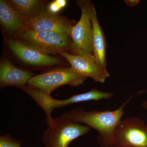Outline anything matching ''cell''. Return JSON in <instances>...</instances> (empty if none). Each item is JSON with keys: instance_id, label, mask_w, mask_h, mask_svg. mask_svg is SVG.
I'll return each mask as SVG.
<instances>
[{"instance_id": "obj_14", "label": "cell", "mask_w": 147, "mask_h": 147, "mask_svg": "<svg viewBox=\"0 0 147 147\" xmlns=\"http://www.w3.org/2000/svg\"><path fill=\"white\" fill-rule=\"evenodd\" d=\"M6 1L26 21L34 17L42 9L40 1L9 0Z\"/></svg>"}, {"instance_id": "obj_12", "label": "cell", "mask_w": 147, "mask_h": 147, "mask_svg": "<svg viewBox=\"0 0 147 147\" xmlns=\"http://www.w3.org/2000/svg\"><path fill=\"white\" fill-rule=\"evenodd\" d=\"M34 74L17 68L7 60L0 64V86L1 88L13 86L20 88L26 86Z\"/></svg>"}, {"instance_id": "obj_3", "label": "cell", "mask_w": 147, "mask_h": 147, "mask_svg": "<svg viewBox=\"0 0 147 147\" xmlns=\"http://www.w3.org/2000/svg\"><path fill=\"white\" fill-rule=\"evenodd\" d=\"M76 4L81 9L80 20L74 25L70 37V50L73 55H94L92 48L93 29L90 14L93 4L91 1H78Z\"/></svg>"}, {"instance_id": "obj_16", "label": "cell", "mask_w": 147, "mask_h": 147, "mask_svg": "<svg viewBox=\"0 0 147 147\" xmlns=\"http://www.w3.org/2000/svg\"><path fill=\"white\" fill-rule=\"evenodd\" d=\"M65 0H57L50 3L47 7V10L54 13H57L66 5Z\"/></svg>"}, {"instance_id": "obj_17", "label": "cell", "mask_w": 147, "mask_h": 147, "mask_svg": "<svg viewBox=\"0 0 147 147\" xmlns=\"http://www.w3.org/2000/svg\"><path fill=\"white\" fill-rule=\"evenodd\" d=\"M125 1L127 5L129 7H132L136 5L140 2V1H139V0H127V1Z\"/></svg>"}, {"instance_id": "obj_8", "label": "cell", "mask_w": 147, "mask_h": 147, "mask_svg": "<svg viewBox=\"0 0 147 147\" xmlns=\"http://www.w3.org/2000/svg\"><path fill=\"white\" fill-rule=\"evenodd\" d=\"M73 22L42 8L32 18L26 21L25 29L36 31L53 32L70 36Z\"/></svg>"}, {"instance_id": "obj_13", "label": "cell", "mask_w": 147, "mask_h": 147, "mask_svg": "<svg viewBox=\"0 0 147 147\" xmlns=\"http://www.w3.org/2000/svg\"><path fill=\"white\" fill-rule=\"evenodd\" d=\"M0 21L8 31L19 32L26 27V20L19 14L6 1H0Z\"/></svg>"}, {"instance_id": "obj_15", "label": "cell", "mask_w": 147, "mask_h": 147, "mask_svg": "<svg viewBox=\"0 0 147 147\" xmlns=\"http://www.w3.org/2000/svg\"><path fill=\"white\" fill-rule=\"evenodd\" d=\"M21 141L14 139L9 134L0 136V147H21Z\"/></svg>"}, {"instance_id": "obj_11", "label": "cell", "mask_w": 147, "mask_h": 147, "mask_svg": "<svg viewBox=\"0 0 147 147\" xmlns=\"http://www.w3.org/2000/svg\"><path fill=\"white\" fill-rule=\"evenodd\" d=\"M90 19L93 29L92 48L95 61L98 66L110 76L107 69L106 59L107 43L105 34L98 22L94 4L91 12Z\"/></svg>"}, {"instance_id": "obj_10", "label": "cell", "mask_w": 147, "mask_h": 147, "mask_svg": "<svg viewBox=\"0 0 147 147\" xmlns=\"http://www.w3.org/2000/svg\"><path fill=\"white\" fill-rule=\"evenodd\" d=\"M8 44L15 56L31 65L48 66L59 64L61 62L59 58L44 54L19 40H10Z\"/></svg>"}, {"instance_id": "obj_18", "label": "cell", "mask_w": 147, "mask_h": 147, "mask_svg": "<svg viewBox=\"0 0 147 147\" xmlns=\"http://www.w3.org/2000/svg\"><path fill=\"white\" fill-rule=\"evenodd\" d=\"M142 106L147 111V100H144L142 103Z\"/></svg>"}, {"instance_id": "obj_6", "label": "cell", "mask_w": 147, "mask_h": 147, "mask_svg": "<svg viewBox=\"0 0 147 147\" xmlns=\"http://www.w3.org/2000/svg\"><path fill=\"white\" fill-rule=\"evenodd\" d=\"M115 147H147V125L142 119H122L114 133Z\"/></svg>"}, {"instance_id": "obj_9", "label": "cell", "mask_w": 147, "mask_h": 147, "mask_svg": "<svg viewBox=\"0 0 147 147\" xmlns=\"http://www.w3.org/2000/svg\"><path fill=\"white\" fill-rule=\"evenodd\" d=\"M70 65L71 71L88 78L90 77L96 82L103 84L110 76L98 66L95 61L94 55H71L65 51H59Z\"/></svg>"}, {"instance_id": "obj_5", "label": "cell", "mask_w": 147, "mask_h": 147, "mask_svg": "<svg viewBox=\"0 0 147 147\" xmlns=\"http://www.w3.org/2000/svg\"><path fill=\"white\" fill-rule=\"evenodd\" d=\"M86 77L71 71L69 68L57 69L33 76L28 86L51 95L59 87L68 85L74 87L84 84Z\"/></svg>"}, {"instance_id": "obj_1", "label": "cell", "mask_w": 147, "mask_h": 147, "mask_svg": "<svg viewBox=\"0 0 147 147\" xmlns=\"http://www.w3.org/2000/svg\"><path fill=\"white\" fill-rule=\"evenodd\" d=\"M131 97L114 111H86L77 107L64 113L63 115L73 121L83 123L97 130V141L100 147H115L114 133L116 127L125 113V107Z\"/></svg>"}, {"instance_id": "obj_7", "label": "cell", "mask_w": 147, "mask_h": 147, "mask_svg": "<svg viewBox=\"0 0 147 147\" xmlns=\"http://www.w3.org/2000/svg\"><path fill=\"white\" fill-rule=\"evenodd\" d=\"M19 88L27 93L34 100L36 104L42 108L46 115L47 123L53 118L52 111L55 108H62L67 105L84 101H97L99 98V94L95 89L81 94L74 95L67 99L58 100L53 98L51 95L45 94L39 90L28 85L20 87Z\"/></svg>"}, {"instance_id": "obj_4", "label": "cell", "mask_w": 147, "mask_h": 147, "mask_svg": "<svg viewBox=\"0 0 147 147\" xmlns=\"http://www.w3.org/2000/svg\"><path fill=\"white\" fill-rule=\"evenodd\" d=\"M18 40L44 54H56L59 51L70 49L69 36L53 32L36 31L24 29L16 34Z\"/></svg>"}, {"instance_id": "obj_2", "label": "cell", "mask_w": 147, "mask_h": 147, "mask_svg": "<svg viewBox=\"0 0 147 147\" xmlns=\"http://www.w3.org/2000/svg\"><path fill=\"white\" fill-rule=\"evenodd\" d=\"M42 135L45 147H67L74 140L88 133L89 126L73 121L63 115L52 118Z\"/></svg>"}]
</instances>
